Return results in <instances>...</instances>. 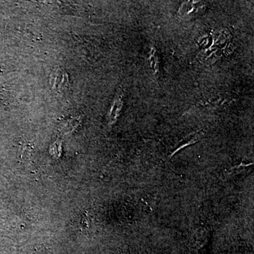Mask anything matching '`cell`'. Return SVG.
Here are the masks:
<instances>
[{
    "instance_id": "obj_1",
    "label": "cell",
    "mask_w": 254,
    "mask_h": 254,
    "mask_svg": "<svg viewBox=\"0 0 254 254\" xmlns=\"http://www.w3.org/2000/svg\"><path fill=\"white\" fill-rule=\"evenodd\" d=\"M123 93L120 92L118 93L116 98L114 100L113 106L110 110L109 118L110 122L111 123H114L120 115V111L123 108Z\"/></svg>"
},
{
    "instance_id": "obj_2",
    "label": "cell",
    "mask_w": 254,
    "mask_h": 254,
    "mask_svg": "<svg viewBox=\"0 0 254 254\" xmlns=\"http://www.w3.org/2000/svg\"><path fill=\"white\" fill-rule=\"evenodd\" d=\"M53 76V86L55 88L59 90H64L68 86L67 75L64 71H55Z\"/></svg>"
},
{
    "instance_id": "obj_3",
    "label": "cell",
    "mask_w": 254,
    "mask_h": 254,
    "mask_svg": "<svg viewBox=\"0 0 254 254\" xmlns=\"http://www.w3.org/2000/svg\"><path fill=\"white\" fill-rule=\"evenodd\" d=\"M158 58L157 56L156 50L154 49V48L151 50L150 52V64H151L152 68L154 70L155 73H157L159 70L158 66Z\"/></svg>"
}]
</instances>
